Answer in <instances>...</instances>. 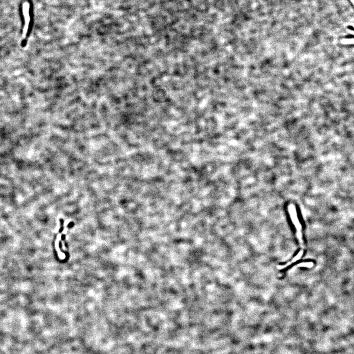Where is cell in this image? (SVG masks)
Listing matches in <instances>:
<instances>
[{"mask_svg":"<svg viewBox=\"0 0 354 354\" xmlns=\"http://www.w3.org/2000/svg\"><path fill=\"white\" fill-rule=\"evenodd\" d=\"M348 28L349 30H351L352 31H354V28L353 27L349 26L348 27Z\"/></svg>","mask_w":354,"mask_h":354,"instance_id":"6da1fadb","label":"cell"},{"mask_svg":"<svg viewBox=\"0 0 354 354\" xmlns=\"http://www.w3.org/2000/svg\"><path fill=\"white\" fill-rule=\"evenodd\" d=\"M347 37V38H351V37H354V36L353 35H350V36Z\"/></svg>","mask_w":354,"mask_h":354,"instance_id":"7a4b0ae2","label":"cell"}]
</instances>
